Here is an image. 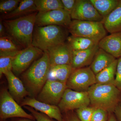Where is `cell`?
I'll use <instances>...</instances> for the list:
<instances>
[{
    "label": "cell",
    "mask_w": 121,
    "mask_h": 121,
    "mask_svg": "<svg viewBox=\"0 0 121 121\" xmlns=\"http://www.w3.org/2000/svg\"><path fill=\"white\" fill-rule=\"evenodd\" d=\"M50 67L48 55L45 52L21 75V80L29 97L36 98L48 80Z\"/></svg>",
    "instance_id": "6da1fadb"
},
{
    "label": "cell",
    "mask_w": 121,
    "mask_h": 121,
    "mask_svg": "<svg viewBox=\"0 0 121 121\" xmlns=\"http://www.w3.org/2000/svg\"><path fill=\"white\" fill-rule=\"evenodd\" d=\"M37 13L15 19L2 20L8 36L23 49L32 45Z\"/></svg>",
    "instance_id": "7a4b0ae2"
},
{
    "label": "cell",
    "mask_w": 121,
    "mask_h": 121,
    "mask_svg": "<svg viewBox=\"0 0 121 121\" xmlns=\"http://www.w3.org/2000/svg\"><path fill=\"white\" fill-rule=\"evenodd\" d=\"M92 107L114 112L121 102V92L113 84L95 83L87 91Z\"/></svg>",
    "instance_id": "3957f363"
},
{
    "label": "cell",
    "mask_w": 121,
    "mask_h": 121,
    "mask_svg": "<svg viewBox=\"0 0 121 121\" xmlns=\"http://www.w3.org/2000/svg\"><path fill=\"white\" fill-rule=\"evenodd\" d=\"M69 33L67 28L56 25L35 26L32 45L43 52L66 42Z\"/></svg>",
    "instance_id": "277c9868"
},
{
    "label": "cell",
    "mask_w": 121,
    "mask_h": 121,
    "mask_svg": "<svg viewBox=\"0 0 121 121\" xmlns=\"http://www.w3.org/2000/svg\"><path fill=\"white\" fill-rule=\"evenodd\" d=\"M68 30L72 35L91 39L99 43L107 35L102 22L72 20Z\"/></svg>",
    "instance_id": "5b68a950"
},
{
    "label": "cell",
    "mask_w": 121,
    "mask_h": 121,
    "mask_svg": "<svg viewBox=\"0 0 121 121\" xmlns=\"http://www.w3.org/2000/svg\"><path fill=\"white\" fill-rule=\"evenodd\" d=\"M16 118H28L35 121L31 114L26 112L22 106L15 101L6 88H2L0 93L1 121Z\"/></svg>",
    "instance_id": "8992f818"
},
{
    "label": "cell",
    "mask_w": 121,
    "mask_h": 121,
    "mask_svg": "<svg viewBox=\"0 0 121 121\" xmlns=\"http://www.w3.org/2000/svg\"><path fill=\"white\" fill-rule=\"evenodd\" d=\"M96 83L95 75L90 67L73 70L66 83L67 88L78 91H87Z\"/></svg>",
    "instance_id": "52a82bcc"
},
{
    "label": "cell",
    "mask_w": 121,
    "mask_h": 121,
    "mask_svg": "<svg viewBox=\"0 0 121 121\" xmlns=\"http://www.w3.org/2000/svg\"><path fill=\"white\" fill-rule=\"evenodd\" d=\"M43 53L40 49L32 45L21 50L13 58L12 71L17 76L22 74Z\"/></svg>",
    "instance_id": "ba28073f"
},
{
    "label": "cell",
    "mask_w": 121,
    "mask_h": 121,
    "mask_svg": "<svg viewBox=\"0 0 121 121\" xmlns=\"http://www.w3.org/2000/svg\"><path fill=\"white\" fill-rule=\"evenodd\" d=\"M90 104L87 91H78L67 88L58 106L62 112L78 109Z\"/></svg>",
    "instance_id": "9c48e42d"
},
{
    "label": "cell",
    "mask_w": 121,
    "mask_h": 121,
    "mask_svg": "<svg viewBox=\"0 0 121 121\" xmlns=\"http://www.w3.org/2000/svg\"><path fill=\"white\" fill-rule=\"evenodd\" d=\"M72 21L71 15L64 9L44 13H37L35 26L56 25L68 28Z\"/></svg>",
    "instance_id": "30bf717a"
},
{
    "label": "cell",
    "mask_w": 121,
    "mask_h": 121,
    "mask_svg": "<svg viewBox=\"0 0 121 121\" xmlns=\"http://www.w3.org/2000/svg\"><path fill=\"white\" fill-rule=\"evenodd\" d=\"M67 88L66 83L48 80L36 99L42 102L58 106Z\"/></svg>",
    "instance_id": "8fae6325"
},
{
    "label": "cell",
    "mask_w": 121,
    "mask_h": 121,
    "mask_svg": "<svg viewBox=\"0 0 121 121\" xmlns=\"http://www.w3.org/2000/svg\"><path fill=\"white\" fill-rule=\"evenodd\" d=\"M71 17L72 20L84 21L102 22L104 19L90 0H76Z\"/></svg>",
    "instance_id": "7c38bea8"
},
{
    "label": "cell",
    "mask_w": 121,
    "mask_h": 121,
    "mask_svg": "<svg viewBox=\"0 0 121 121\" xmlns=\"http://www.w3.org/2000/svg\"><path fill=\"white\" fill-rule=\"evenodd\" d=\"M20 105L22 107L28 106L52 119L57 121H63L62 112L57 106L42 102L38 101L36 99L29 97H26Z\"/></svg>",
    "instance_id": "4fadbf2b"
},
{
    "label": "cell",
    "mask_w": 121,
    "mask_h": 121,
    "mask_svg": "<svg viewBox=\"0 0 121 121\" xmlns=\"http://www.w3.org/2000/svg\"><path fill=\"white\" fill-rule=\"evenodd\" d=\"M72 51L70 45L65 42L46 52L48 55L51 67L70 65Z\"/></svg>",
    "instance_id": "5bb4252c"
},
{
    "label": "cell",
    "mask_w": 121,
    "mask_h": 121,
    "mask_svg": "<svg viewBox=\"0 0 121 121\" xmlns=\"http://www.w3.org/2000/svg\"><path fill=\"white\" fill-rule=\"evenodd\" d=\"M8 83L9 92L15 101L20 105L24 99L29 96L22 80L15 75L12 71L4 74Z\"/></svg>",
    "instance_id": "9a60e30c"
},
{
    "label": "cell",
    "mask_w": 121,
    "mask_h": 121,
    "mask_svg": "<svg viewBox=\"0 0 121 121\" xmlns=\"http://www.w3.org/2000/svg\"><path fill=\"white\" fill-rule=\"evenodd\" d=\"M99 47L118 59L121 57V32L106 35L99 42Z\"/></svg>",
    "instance_id": "2e32d148"
},
{
    "label": "cell",
    "mask_w": 121,
    "mask_h": 121,
    "mask_svg": "<svg viewBox=\"0 0 121 121\" xmlns=\"http://www.w3.org/2000/svg\"><path fill=\"white\" fill-rule=\"evenodd\" d=\"M99 48L98 45L87 50H72L70 65L73 69H79L90 66Z\"/></svg>",
    "instance_id": "e0dca14e"
},
{
    "label": "cell",
    "mask_w": 121,
    "mask_h": 121,
    "mask_svg": "<svg viewBox=\"0 0 121 121\" xmlns=\"http://www.w3.org/2000/svg\"><path fill=\"white\" fill-rule=\"evenodd\" d=\"M38 12L35 0H22L15 10L8 14L1 15V20H13Z\"/></svg>",
    "instance_id": "ac0fdd59"
},
{
    "label": "cell",
    "mask_w": 121,
    "mask_h": 121,
    "mask_svg": "<svg viewBox=\"0 0 121 121\" xmlns=\"http://www.w3.org/2000/svg\"><path fill=\"white\" fill-rule=\"evenodd\" d=\"M107 32L110 34L121 32V0L109 14L104 17L102 22Z\"/></svg>",
    "instance_id": "d6986e66"
},
{
    "label": "cell",
    "mask_w": 121,
    "mask_h": 121,
    "mask_svg": "<svg viewBox=\"0 0 121 121\" xmlns=\"http://www.w3.org/2000/svg\"><path fill=\"white\" fill-rule=\"evenodd\" d=\"M116 59L114 56L99 48L89 67L95 75L111 64Z\"/></svg>",
    "instance_id": "ffe728a7"
},
{
    "label": "cell",
    "mask_w": 121,
    "mask_h": 121,
    "mask_svg": "<svg viewBox=\"0 0 121 121\" xmlns=\"http://www.w3.org/2000/svg\"><path fill=\"white\" fill-rule=\"evenodd\" d=\"M73 69L70 65L52 66L50 67L48 80L66 83Z\"/></svg>",
    "instance_id": "44dd1931"
},
{
    "label": "cell",
    "mask_w": 121,
    "mask_h": 121,
    "mask_svg": "<svg viewBox=\"0 0 121 121\" xmlns=\"http://www.w3.org/2000/svg\"><path fill=\"white\" fill-rule=\"evenodd\" d=\"M117 59L111 64L95 75L96 83L101 84H114L117 64Z\"/></svg>",
    "instance_id": "7402d4cb"
},
{
    "label": "cell",
    "mask_w": 121,
    "mask_h": 121,
    "mask_svg": "<svg viewBox=\"0 0 121 121\" xmlns=\"http://www.w3.org/2000/svg\"><path fill=\"white\" fill-rule=\"evenodd\" d=\"M67 41L72 50L74 51L87 50L98 44V43L91 39L72 35L68 36Z\"/></svg>",
    "instance_id": "603a6c76"
},
{
    "label": "cell",
    "mask_w": 121,
    "mask_h": 121,
    "mask_svg": "<svg viewBox=\"0 0 121 121\" xmlns=\"http://www.w3.org/2000/svg\"><path fill=\"white\" fill-rule=\"evenodd\" d=\"M90 1L104 18L117 7L119 0H90Z\"/></svg>",
    "instance_id": "cb8c5ba5"
},
{
    "label": "cell",
    "mask_w": 121,
    "mask_h": 121,
    "mask_svg": "<svg viewBox=\"0 0 121 121\" xmlns=\"http://www.w3.org/2000/svg\"><path fill=\"white\" fill-rule=\"evenodd\" d=\"M35 4L39 13L63 9L61 0H35Z\"/></svg>",
    "instance_id": "d4e9b609"
},
{
    "label": "cell",
    "mask_w": 121,
    "mask_h": 121,
    "mask_svg": "<svg viewBox=\"0 0 121 121\" xmlns=\"http://www.w3.org/2000/svg\"><path fill=\"white\" fill-rule=\"evenodd\" d=\"M23 49L9 36L0 37V52H12Z\"/></svg>",
    "instance_id": "484cf974"
},
{
    "label": "cell",
    "mask_w": 121,
    "mask_h": 121,
    "mask_svg": "<svg viewBox=\"0 0 121 121\" xmlns=\"http://www.w3.org/2000/svg\"><path fill=\"white\" fill-rule=\"evenodd\" d=\"M21 0H2L0 1V13L2 15L8 14L19 6Z\"/></svg>",
    "instance_id": "4316f807"
},
{
    "label": "cell",
    "mask_w": 121,
    "mask_h": 121,
    "mask_svg": "<svg viewBox=\"0 0 121 121\" xmlns=\"http://www.w3.org/2000/svg\"><path fill=\"white\" fill-rule=\"evenodd\" d=\"M95 108L89 106L84 107L76 109L77 116L80 121H91Z\"/></svg>",
    "instance_id": "83f0119b"
},
{
    "label": "cell",
    "mask_w": 121,
    "mask_h": 121,
    "mask_svg": "<svg viewBox=\"0 0 121 121\" xmlns=\"http://www.w3.org/2000/svg\"><path fill=\"white\" fill-rule=\"evenodd\" d=\"M14 57L11 56L0 57V77L1 78L3 74L12 69V62Z\"/></svg>",
    "instance_id": "f1b7e54d"
},
{
    "label": "cell",
    "mask_w": 121,
    "mask_h": 121,
    "mask_svg": "<svg viewBox=\"0 0 121 121\" xmlns=\"http://www.w3.org/2000/svg\"><path fill=\"white\" fill-rule=\"evenodd\" d=\"M23 107L31 113L36 121H57L43 113L36 110L32 107L28 106H24Z\"/></svg>",
    "instance_id": "f546056e"
},
{
    "label": "cell",
    "mask_w": 121,
    "mask_h": 121,
    "mask_svg": "<svg viewBox=\"0 0 121 121\" xmlns=\"http://www.w3.org/2000/svg\"><path fill=\"white\" fill-rule=\"evenodd\" d=\"M109 112L101 108H96L91 121H107Z\"/></svg>",
    "instance_id": "4dcf8cb0"
},
{
    "label": "cell",
    "mask_w": 121,
    "mask_h": 121,
    "mask_svg": "<svg viewBox=\"0 0 121 121\" xmlns=\"http://www.w3.org/2000/svg\"><path fill=\"white\" fill-rule=\"evenodd\" d=\"M117 59V64L113 84L121 92V57Z\"/></svg>",
    "instance_id": "1f68e13d"
},
{
    "label": "cell",
    "mask_w": 121,
    "mask_h": 121,
    "mask_svg": "<svg viewBox=\"0 0 121 121\" xmlns=\"http://www.w3.org/2000/svg\"><path fill=\"white\" fill-rule=\"evenodd\" d=\"M76 0H61L63 9L71 15L75 6Z\"/></svg>",
    "instance_id": "d6a6232c"
},
{
    "label": "cell",
    "mask_w": 121,
    "mask_h": 121,
    "mask_svg": "<svg viewBox=\"0 0 121 121\" xmlns=\"http://www.w3.org/2000/svg\"><path fill=\"white\" fill-rule=\"evenodd\" d=\"M64 115H62L63 121H80L78 117L72 111L65 112Z\"/></svg>",
    "instance_id": "836d02e7"
},
{
    "label": "cell",
    "mask_w": 121,
    "mask_h": 121,
    "mask_svg": "<svg viewBox=\"0 0 121 121\" xmlns=\"http://www.w3.org/2000/svg\"><path fill=\"white\" fill-rule=\"evenodd\" d=\"M114 112L118 121H121V102L115 108Z\"/></svg>",
    "instance_id": "e575fe53"
},
{
    "label": "cell",
    "mask_w": 121,
    "mask_h": 121,
    "mask_svg": "<svg viewBox=\"0 0 121 121\" xmlns=\"http://www.w3.org/2000/svg\"><path fill=\"white\" fill-rule=\"evenodd\" d=\"M8 36L6 32V30L2 20L0 22V37Z\"/></svg>",
    "instance_id": "d590c367"
},
{
    "label": "cell",
    "mask_w": 121,
    "mask_h": 121,
    "mask_svg": "<svg viewBox=\"0 0 121 121\" xmlns=\"http://www.w3.org/2000/svg\"><path fill=\"white\" fill-rule=\"evenodd\" d=\"M11 121H35L32 119H28V118H12Z\"/></svg>",
    "instance_id": "8d00e7d4"
},
{
    "label": "cell",
    "mask_w": 121,
    "mask_h": 121,
    "mask_svg": "<svg viewBox=\"0 0 121 121\" xmlns=\"http://www.w3.org/2000/svg\"><path fill=\"white\" fill-rule=\"evenodd\" d=\"M107 121H117V119L114 115L112 113H110V115L108 117V118Z\"/></svg>",
    "instance_id": "74e56055"
},
{
    "label": "cell",
    "mask_w": 121,
    "mask_h": 121,
    "mask_svg": "<svg viewBox=\"0 0 121 121\" xmlns=\"http://www.w3.org/2000/svg\"></svg>",
    "instance_id": "f35d334b"
}]
</instances>
